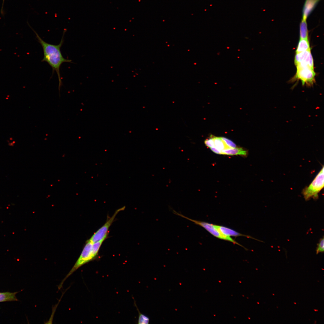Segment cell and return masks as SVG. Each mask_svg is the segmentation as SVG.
<instances>
[{
	"mask_svg": "<svg viewBox=\"0 0 324 324\" xmlns=\"http://www.w3.org/2000/svg\"><path fill=\"white\" fill-rule=\"evenodd\" d=\"M215 226L218 229V230L220 231V232L222 234L225 236L230 237H237L239 236H243L249 238H251L254 239H255L256 240H257L256 239L253 238L252 237L250 236L242 234L234 230H233L232 229H231L226 227H225L224 226H222L217 225H215Z\"/></svg>",
	"mask_w": 324,
	"mask_h": 324,
	"instance_id": "cell-9",
	"label": "cell"
},
{
	"mask_svg": "<svg viewBox=\"0 0 324 324\" xmlns=\"http://www.w3.org/2000/svg\"><path fill=\"white\" fill-rule=\"evenodd\" d=\"M321 0H305L302 10V19L306 20Z\"/></svg>",
	"mask_w": 324,
	"mask_h": 324,
	"instance_id": "cell-8",
	"label": "cell"
},
{
	"mask_svg": "<svg viewBox=\"0 0 324 324\" xmlns=\"http://www.w3.org/2000/svg\"><path fill=\"white\" fill-rule=\"evenodd\" d=\"M324 250V237L321 238L317 244L316 249V254H318L320 253H322Z\"/></svg>",
	"mask_w": 324,
	"mask_h": 324,
	"instance_id": "cell-17",
	"label": "cell"
},
{
	"mask_svg": "<svg viewBox=\"0 0 324 324\" xmlns=\"http://www.w3.org/2000/svg\"><path fill=\"white\" fill-rule=\"evenodd\" d=\"M300 39H308V25L306 20L302 19L299 26Z\"/></svg>",
	"mask_w": 324,
	"mask_h": 324,
	"instance_id": "cell-12",
	"label": "cell"
},
{
	"mask_svg": "<svg viewBox=\"0 0 324 324\" xmlns=\"http://www.w3.org/2000/svg\"><path fill=\"white\" fill-rule=\"evenodd\" d=\"M214 141L215 147L220 151L229 148L226 144L220 137H212Z\"/></svg>",
	"mask_w": 324,
	"mask_h": 324,
	"instance_id": "cell-14",
	"label": "cell"
},
{
	"mask_svg": "<svg viewBox=\"0 0 324 324\" xmlns=\"http://www.w3.org/2000/svg\"><path fill=\"white\" fill-rule=\"evenodd\" d=\"M35 33L38 42L41 46L43 51L44 57L41 62H47L52 69V75L56 73L59 81L58 90L60 93V88L62 83L60 74V69L61 65L64 63L72 62L70 59L64 58L62 53L61 48L64 42V35L65 31H64L61 41L58 45L49 44L43 40L38 33L32 28Z\"/></svg>",
	"mask_w": 324,
	"mask_h": 324,
	"instance_id": "cell-1",
	"label": "cell"
},
{
	"mask_svg": "<svg viewBox=\"0 0 324 324\" xmlns=\"http://www.w3.org/2000/svg\"><path fill=\"white\" fill-rule=\"evenodd\" d=\"M294 62L296 66H308L314 68L313 59L310 50L296 53Z\"/></svg>",
	"mask_w": 324,
	"mask_h": 324,
	"instance_id": "cell-7",
	"label": "cell"
},
{
	"mask_svg": "<svg viewBox=\"0 0 324 324\" xmlns=\"http://www.w3.org/2000/svg\"><path fill=\"white\" fill-rule=\"evenodd\" d=\"M4 0H3V2H2L3 3H2V9H3V5H4Z\"/></svg>",
	"mask_w": 324,
	"mask_h": 324,
	"instance_id": "cell-21",
	"label": "cell"
},
{
	"mask_svg": "<svg viewBox=\"0 0 324 324\" xmlns=\"http://www.w3.org/2000/svg\"><path fill=\"white\" fill-rule=\"evenodd\" d=\"M324 166L310 185L303 190L302 193L305 199L308 200L311 198L314 199L318 197V193L323 188Z\"/></svg>",
	"mask_w": 324,
	"mask_h": 324,
	"instance_id": "cell-2",
	"label": "cell"
},
{
	"mask_svg": "<svg viewBox=\"0 0 324 324\" xmlns=\"http://www.w3.org/2000/svg\"><path fill=\"white\" fill-rule=\"evenodd\" d=\"M210 148L211 150L214 153L218 154H221V151L219 150L215 147H212Z\"/></svg>",
	"mask_w": 324,
	"mask_h": 324,
	"instance_id": "cell-20",
	"label": "cell"
},
{
	"mask_svg": "<svg viewBox=\"0 0 324 324\" xmlns=\"http://www.w3.org/2000/svg\"><path fill=\"white\" fill-rule=\"evenodd\" d=\"M297 71L295 78L300 80L303 85L311 86L315 82L314 69L308 66L296 65Z\"/></svg>",
	"mask_w": 324,
	"mask_h": 324,
	"instance_id": "cell-5",
	"label": "cell"
},
{
	"mask_svg": "<svg viewBox=\"0 0 324 324\" xmlns=\"http://www.w3.org/2000/svg\"><path fill=\"white\" fill-rule=\"evenodd\" d=\"M221 139L229 148H234L236 147V144L231 140L223 137H220Z\"/></svg>",
	"mask_w": 324,
	"mask_h": 324,
	"instance_id": "cell-18",
	"label": "cell"
},
{
	"mask_svg": "<svg viewBox=\"0 0 324 324\" xmlns=\"http://www.w3.org/2000/svg\"><path fill=\"white\" fill-rule=\"evenodd\" d=\"M310 50L308 39H300L296 51V53Z\"/></svg>",
	"mask_w": 324,
	"mask_h": 324,
	"instance_id": "cell-13",
	"label": "cell"
},
{
	"mask_svg": "<svg viewBox=\"0 0 324 324\" xmlns=\"http://www.w3.org/2000/svg\"><path fill=\"white\" fill-rule=\"evenodd\" d=\"M137 308L138 311L139 316L138 320V323L140 324H148L149 321V318L146 315L141 314Z\"/></svg>",
	"mask_w": 324,
	"mask_h": 324,
	"instance_id": "cell-16",
	"label": "cell"
},
{
	"mask_svg": "<svg viewBox=\"0 0 324 324\" xmlns=\"http://www.w3.org/2000/svg\"><path fill=\"white\" fill-rule=\"evenodd\" d=\"M93 244V243L90 239L87 241L74 266L58 286L59 289H60L65 280L73 273L83 265L94 259L92 253Z\"/></svg>",
	"mask_w": 324,
	"mask_h": 324,
	"instance_id": "cell-3",
	"label": "cell"
},
{
	"mask_svg": "<svg viewBox=\"0 0 324 324\" xmlns=\"http://www.w3.org/2000/svg\"><path fill=\"white\" fill-rule=\"evenodd\" d=\"M221 154L229 155H240L246 156L247 155V151L242 148L236 147L224 149L221 151Z\"/></svg>",
	"mask_w": 324,
	"mask_h": 324,
	"instance_id": "cell-10",
	"label": "cell"
},
{
	"mask_svg": "<svg viewBox=\"0 0 324 324\" xmlns=\"http://www.w3.org/2000/svg\"><path fill=\"white\" fill-rule=\"evenodd\" d=\"M104 240V239H103L93 243L92 247V253L94 258L98 254L99 249Z\"/></svg>",
	"mask_w": 324,
	"mask_h": 324,
	"instance_id": "cell-15",
	"label": "cell"
},
{
	"mask_svg": "<svg viewBox=\"0 0 324 324\" xmlns=\"http://www.w3.org/2000/svg\"><path fill=\"white\" fill-rule=\"evenodd\" d=\"M204 143L207 147L209 148L215 147L214 141L213 137L206 140L204 141Z\"/></svg>",
	"mask_w": 324,
	"mask_h": 324,
	"instance_id": "cell-19",
	"label": "cell"
},
{
	"mask_svg": "<svg viewBox=\"0 0 324 324\" xmlns=\"http://www.w3.org/2000/svg\"><path fill=\"white\" fill-rule=\"evenodd\" d=\"M124 206L117 209L113 215L107 219L105 224L99 229L89 239L93 243L103 239H105L107 235L108 230L113 222L117 214L121 211L124 209Z\"/></svg>",
	"mask_w": 324,
	"mask_h": 324,
	"instance_id": "cell-6",
	"label": "cell"
},
{
	"mask_svg": "<svg viewBox=\"0 0 324 324\" xmlns=\"http://www.w3.org/2000/svg\"><path fill=\"white\" fill-rule=\"evenodd\" d=\"M173 212L174 214L177 215L188 220L195 224L202 226L214 237L222 240L230 242L234 244H237L245 248L243 246L240 244L230 237L225 236L222 234L216 227L215 225L207 222L192 219L174 210L173 211Z\"/></svg>",
	"mask_w": 324,
	"mask_h": 324,
	"instance_id": "cell-4",
	"label": "cell"
},
{
	"mask_svg": "<svg viewBox=\"0 0 324 324\" xmlns=\"http://www.w3.org/2000/svg\"><path fill=\"white\" fill-rule=\"evenodd\" d=\"M19 292H0V302L18 301L16 295Z\"/></svg>",
	"mask_w": 324,
	"mask_h": 324,
	"instance_id": "cell-11",
	"label": "cell"
}]
</instances>
